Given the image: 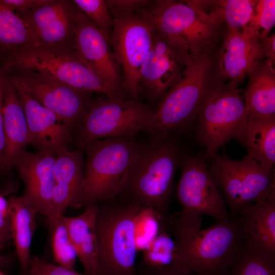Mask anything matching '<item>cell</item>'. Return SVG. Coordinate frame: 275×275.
<instances>
[{"instance_id": "cell-1", "label": "cell", "mask_w": 275, "mask_h": 275, "mask_svg": "<svg viewBox=\"0 0 275 275\" xmlns=\"http://www.w3.org/2000/svg\"><path fill=\"white\" fill-rule=\"evenodd\" d=\"M137 136L120 196L152 209L169 229V207L176 170L185 154L178 135L166 132Z\"/></svg>"}, {"instance_id": "cell-2", "label": "cell", "mask_w": 275, "mask_h": 275, "mask_svg": "<svg viewBox=\"0 0 275 275\" xmlns=\"http://www.w3.org/2000/svg\"><path fill=\"white\" fill-rule=\"evenodd\" d=\"M217 46L193 58L185 67L179 81L155 108L149 132L178 135L193 128L205 103L226 82L217 69Z\"/></svg>"}, {"instance_id": "cell-3", "label": "cell", "mask_w": 275, "mask_h": 275, "mask_svg": "<svg viewBox=\"0 0 275 275\" xmlns=\"http://www.w3.org/2000/svg\"><path fill=\"white\" fill-rule=\"evenodd\" d=\"M207 159L206 155L185 154L180 161L177 197L181 210L169 218L170 230L174 238L197 232L200 229L203 215L209 216L215 221L231 217L210 176Z\"/></svg>"}, {"instance_id": "cell-4", "label": "cell", "mask_w": 275, "mask_h": 275, "mask_svg": "<svg viewBox=\"0 0 275 275\" xmlns=\"http://www.w3.org/2000/svg\"><path fill=\"white\" fill-rule=\"evenodd\" d=\"M0 65L39 71L74 88L113 99L128 98L98 75L75 49L36 44L0 52Z\"/></svg>"}, {"instance_id": "cell-5", "label": "cell", "mask_w": 275, "mask_h": 275, "mask_svg": "<svg viewBox=\"0 0 275 275\" xmlns=\"http://www.w3.org/2000/svg\"><path fill=\"white\" fill-rule=\"evenodd\" d=\"M144 208L121 196L99 204L96 220L99 275H138L134 227Z\"/></svg>"}, {"instance_id": "cell-6", "label": "cell", "mask_w": 275, "mask_h": 275, "mask_svg": "<svg viewBox=\"0 0 275 275\" xmlns=\"http://www.w3.org/2000/svg\"><path fill=\"white\" fill-rule=\"evenodd\" d=\"M137 136L98 140L81 148L86 160L80 207L100 204L120 196Z\"/></svg>"}, {"instance_id": "cell-7", "label": "cell", "mask_w": 275, "mask_h": 275, "mask_svg": "<svg viewBox=\"0 0 275 275\" xmlns=\"http://www.w3.org/2000/svg\"><path fill=\"white\" fill-rule=\"evenodd\" d=\"M239 216L217 221L188 236L175 238L177 263L195 275H224L242 243Z\"/></svg>"}, {"instance_id": "cell-8", "label": "cell", "mask_w": 275, "mask_h": 275, "mask_svg": "<svg viewBox=\"0 0 275 275\" xmlns=\"http://www.w3.org/2000/svg\"><path fill=\"white\" fill-rule=\"evenodd\" d=\"M145 11L168 44L192 58L216 46L226 26L208 21L184 1H152Z\"/></svg>"}, {"instance_id": "cell-9", "label": "cell", "mask_w": 275, "mask_h": 275, "mask_svg": "<svg viewBox=\"0 0 275 275\" xmlns=\"http://www.w3.org/2000/svg\"><path fill=\"white\" fill-rule=\"evenodd\" d=\"M155 109L131 98L113 99L99 94L93 98L88 111L73 135L79 148L98 140L149 132Z\"/></svg>"}, {"instance_id": "cell-10", "label": "cell", "mask_w": 275, "mask_h": 275, "mask_svg": "<svg viewBox=\"0 0 275 275\" xmlns=\"http://www.w3.org/2000/svg\"><path fill=\"white\" fill-rule=\"evenodd\" d=\"M234 80L226 81L205 103L193 127L210 160L234 136L246 115L244 97Z\"/></svg>"}, {"instance_id": "cell-11", "label": "cell", "mask_w": 275, "mask_h": 275, "mask_svg": "<svg viewBox=\"0 0 275 275\" xmlns=\"http://www.w3.org/2000/svg\"><path fill=\"white\" fill-rule=\"evenodd\" d=\"M145 9L112 15L114 24L109 43L121 67L123 90L136 101H141L140 73L151 49L154 31Z\"/></svg>"}, {"instance_id": "cell-12", "label": "cell", "mask_w": 275, "mask_h": 275, "mask_svg": "<svg viewBox=\"0 0 275 275\" xmlns=\"http://www.w3.org/2000/svg\"><path fill=\"white\" fill-rule=\"evenodd\" d=\"M9 69L24 89L58 116L73 135L88 111L93 93L74 88L39 71Z\"/></svg>"}, {"instance_id": "cell-13", "label": "cell", "mask_w": 275, "mask_h": 275, "mask_svg": "<svg viewBox=\"0 0 275 275\" xmlns=\"http://www.w3.org/2000/svg\"><path fill=\"white\" fill-rule=\"evenodd\" d=\"M193 59L171 46L154 30L151 49L140 71L141 99H146L153 108L156 107L165 94L179 81Z\"/></svg>"}, {"instance_id": "cell-14", "label": "cell", "mask_w": 275, "mask_h": 275, "mask_svg": "<svg viewBox=\"0 0 275 275\" xmlns=\"http://www.w3.org/2000/svg\"><path fill=\"white\" fill-rule=\"evenodd\" d=\"M80 10L71 0H52L29 11L15 13L24 22L38 44L75 48Z\"/></svg>"}, {"instance_id": "cell-15", "label": "cell", "mask_w": 275, "mask_h": 275, "mask_svg": "<svg viewBox=\"0 0 275 275\" xmlns=\"http://www.w3.org/2000/svg\"><path fill=\"white\" fill-rule=\"evenodd\" d=\"M22 104L29 130V144L39 151L56 155L68 149L72 141L71 130L54 113L47 108L22 87L14 76L9 74Z\"/></svg>"}, {"instance_id": "cell-16", "label": "cell", "mask_w": 275, "mask_h": 275, "mask_svg": "<svg viewBox=\"0 0 275 275\" xmlns=\"http://www.w3.org/2000/svg\"><path fill=\"white\" fill-rule=\"evenodd\" d=\"M75 48L98 75L114 88L125 93L121 67L109 42L81 11L77 21Z\"/></svg>"}, {"instance_id": "cell-17", "label": "cell", "mask_w": 275, "mask_h": 275, "mask_svg": "<svg viewBox=\"0 0 275 275\" xmlns=\"http://www.w3.org/2000/svg\"><path fill=\"white\" fill-rule=\"evenodd\" d=\"M265 58L257 38L226 26L216 51L217 69L222 79L240 84Z\"/></svg>"}, {"instance_id": "cell-18", "label": "cell", "mask_w": 275, "mask_h": 275, "mask_svg": "<svg viewBox=\"0 0 275 275\" xmlns=\"http://www.w3.org/2000/svg\"><path fill=\"white\" fill-rule=\"evenodd\" d=\"M55 156L47 152L31 153L25 150L15 165L25 185L24 195L39 213L46 216L51 208Z\"/></svg>"}, {"instance_id": "cell-19", "label": "cell", "mask_w": 275, "mask_h": 275, "mask_svg": "<svg viewBox=\"0 0 275 275\" xmlns=\"http://www.w3.org/2000/svg\"><path fill=\"white\" fill-rule=\"evenodd\" d=\"M84 151L66 149L55 156L54 185L48 215H63L69 207L80 208L84 177ZM47 217V216H46Z\"/></svg>"}, {"instance_id": "cell-20", "label": "cell", "mask_w": 275, "mask_h": 275, "mask_svg": "<svg viewBox=\"0 0 275 275\" xmlns=\"http://www.w3.org/2000/svg\"><path fill=\"white\" fill-rule=\"evenodd\" d=\"M6 150L0 167V175L10 173L29 144V134L24 112L9 73L6 77L3 102Z\"/></svg>"}, {"instance_id": "cell-21", "label": "cell", "mask_w": 275, "mask_h": 275, "mask_svg": "<svg viewBox=\"0 0 275 275\" xmlns=\"http://www.w3.org/2000/svg\"><path fill=\"white\" fill-rule=\"evenodd\" d=\"M237 215L241 219L243 242L275 253V191L244 206Z\"/></svg>"}, {"instance_id": "cell-22", "label": "cell", "mask_w": 275, "mask_h": 275, "mask_svg": "<svg viewBox=\"0 0 275 275\" xmlns=\"http://www.w3.org/2000/svg\"><path fill=\"white\" fill-rule=\"evenodd\" d=\"M99 204L86 206L76 216L63 215L70 239L86 275H99L96 220Z\"/></svg>"}, {"instance_id": "cell-23", "label": "cell", "mask_w": 275, "mask_h": 275, "mask_svg": "<svg viewBox=\"0 0 275 275\" xmlns=\"http://www.w3.org/2000/svg\"><path fill=\"white\" fill-rule=\"evenodd\" d=\"M210 160V176L221 193L231 216L235 217L243 207L246 185L243 161L232 159L224 154H216Z\"/></svg>"}, {"instance_id": "cell-24", "label": "cell", "mask_w": 275, "mask_h": 275, "mask_svg": "<svg viewBox=\"0 0 275 275\" xmlns=\"http://www.w3.org/2000/svg\"><path fill=\"white\" fill-rule=\"evenodd\" d=\"M234 139L245 148L248 157L263 166L274 168L275 163V116L246 117Z\"/></svg>"}, {"instance_id": "cell-25", "label": "cell", "mask_w": 275, "mask_h": 275, "mask_svg": "<svg viewBox=\"0 0 275 275\" xmlns=\"http://www.w3.org/2000/svg\"><path fill=\"white\" fill-rule=\"evenodd\" d=\"M265 58L249 74L244 93L246 117L268 118L275 116V68Z\"/></svg>"}, {"instance_id": "cell-26", "label": "cell", "mask_w": 275, "mask_h": 275, "mask_svg": "<svg viewBox=\"0 0 275 275\" xmlns=\"http://www.w3.org/2000/svg\"><path fill=\"white\" fill-rule=\"evenodd\" d=\"M11 231L21 272L25 273L31 261L30 250L37 228L38 211L24 195L12 196L8 200Z\"/></svg>"}, {"instance_id": "cell-27", "label": "cell", "mask_w": 275, "mask_h": 275, "mask_svg": "<svg viewBox=\"0 0 275 275\" xmlns=\"http://www.w3.org/2000/svg\"><path fill=\"white\" fill-rule=\"evenodd\" d=\"M184 2L211 23L240 30L248 23L256 0H188Z\"/></svg>"}, {"instance_id": "cell-28", "label": "cell", "mask_w": 275, "mask_h": 275, "mask_svg": "<svg viewBox=\"0 0 275 275\" xmlns=\"http://www.w3.org/2000/svg\"><path fill=\"white\" fill-rule=\"evenodd\" d=\"M224 275H275V253L242 241Z\"/></svg>"}, {"instance_id": "cell-29", "label": "cell", "mask_w": 275, "mask_h": 275, "mask_svg": "<svg viewBox=\"0 0 275 275\" xmlns=\"http://www.w3.org/2000/svg\"><path fill=\"white\" fill-rule=\"evenodd\" d=\"M170 234L168 229L161 226L158 234L143 251L141 263L136 268L138 275H145L177 263L176 242Z\"/></svg>"}, {"instance_id": "cell-30", "label": "cell", "mask_w": 275, "mask_h": 275, "mask_svg": "<svg viewBox=\"0 0 275 275\" xmlns=\"http://www.w3.org/2000/svg\"><path fill=\"white\" fill-rule=\"evenodd\" d=\"M38 44L22 19L0 5V52Z\"/></svg>"}, {"instance_id": "cell-31", "label": "cell", "mask_w": 275, "mask_h": 275, "mask_svg": "<svg viewBox=\"0 0 275 275\" xmlns=\"http://www.w3.org/2000/svg\"><path fill=\"white\" fill-rule=\"evenodd\" d=\"M63 215L47 216L52 253L58 265L73 269L77 256L64 221Z\"/></svg>"}, {"instance_id": "cell-32", "label": "cell", "mask_w": 275, "mask_h": 275, "mask_svg": "<svg viewBox=\"0 0 275 275\" xmlns=\"http://www.w3.org/2000/svg\"><path fill=\"white\" fill-rule=\"evenodd\" d=\"M275 24V1H257L253 12L241 32L258 40L269 35Z\"/></svg>"}, {"instance_id": "cell-33", "label": "cell", "mask_w": 275, "mask_h": 275, "mask_svg": "<svg viewBox=\"0 0 275 275\" xmlns=\"http://www.w3.org/2000/svg\"><path fill=\"white\" fill-rule=\"evenodd\" d=\"M78 9L84 13L109 43L114 27L106 0H73Z\"/></svg>"}, {"instance_id": "cell-34", "label": "cell", "mask_w": 275, "mask_h": 275, "mask_svg": "<svg viewBox=\"0 0 275 275\" xmlns=\"http://www.w3.org/2000/svg\"><path fill=\"white\" fill-rule=\"evenodd\" d=\"M161 226L157 215L151 209L144 208L138 214L134 227L138 252L147 248L158 234Z\"/></svg>"}, {"instance_id": "cell-35", "label": "cell", "mask_w": 275, "mask_h": 275, "mask_svg": "<svg viewBox=\"0 0 275 275\" xmlns=\"http://www.w3.org/2000/svg\"><path fill=\"white\" fill-rule=\"evenodd\" d=\"M27 271L33 275H86L74 269L53 264L36 257H31Z\"/></svg>"}, {"instance_id": "cell-36", "label": "cell", "mask_w": 275, "mask_h": 275, "mask_svg": "<svg viewBox=\"0 0 275 275\" xmlns=\"http://www.w3.org/2000/svg\"><path fill=\"white\" fill-rule=\"evenodd\" d=\"M149 0H106V4L111 16L139 12L147 7Z\"/></svg>"}, {"instance_id": "cell-37", "label": "cell", "mask_w": 275, "mask_h": 275, "mask_svg": "<svg viewBox=\"0 0 275 275\" xmlns=\"http://www.w3.org/2000/svg\"><path fill=\"white\" fill-rule=\"evenodd\" d=\"M12 240L8 200L0 193V246Z\"/></svg>"}, {"instance_id": "cell-38", "label": "cell", "mask_w": 275, "mask_h": 275, "mask_svg": "<svg viewBox=\"0 0 275 275\" xmlns=\"http://www.w3.org/2000/svg\"><path fill=\"white\" fill-rule=\"evenodd\" d=\"M52 0H0V5L15 13H22L48 4Z\"/></svg>"}, {"instance_id": "cell-39", "label": "cell", "mask_w": 275, "mask_h": 275, "mask_svg": "<svg viewBox=\"0 0 275 275\" xmlns=\"http://www.w3.org/2000/svg\"><path fill=\"white\" fill-rule=\"evenodd\" d=\"M9 73V70L7 66L0 65V167L2 163L6 150L3 102L5 81Z\"/></svg>"}, {"instance_id": "cell-40", "label": "cell", "mask_w": 275, "mask_h": 275, "mask_svg": "<svg viewBox=\"0 0 275 275\" xmlns=\"http://www.w3.org/2000/svg\"><path fill=\"white\" fill-rule=\"evenodd\" d=\"M265 57L275 64V34L274 33L258 40Z\"/></svg>"}, {"instance_id": "cell-41", "label": "cell", "mask_w": 275, "mask_h": 275, "mask_svg": "<svg viewBox=\"0 0 275 275\" xmlns=\"http://www.w3.org/2000/svg\"><path fill=\"white\" fill-rule=\"evenodd\" d=\"M145 275H195L184 265L176 263L165 268L153 271Z\"/></svg>"}, {"instance_id": "cell-42", "label": "cell", "mask_w": 275, "mask_h": 275, "mask_svg": "<svg viewBox=\"0 0 275 275\" xmlns=\"http://www.w3.org/2000/svg\"><path fill=\"white\" fill-rule=\"evenodd\" d=\"M8 261L9 260L7 256L2 255L0 254V266L6 265Z\"/></svg>"}, {"instance_id": "cell-43", "label": "cell", "mask_w": 275, "mask_h": 275, "mask_svg": "<svg viewBox=\"0 0 275 275\" xmlns=\"http://www.w3.org/2000/svg\"><path fill=\"white\" fill-rule=\"evenodd\" d=\"M22 275H33V274H32L30 273V272L26 271L25 273L22 274Z\"/></svg>"}, {"instance_id": "cell-44", "label": "cell", "mask_w": 275, "mask_h": 275, "mask_svg": "<svg viewBox=\"0 0 275 275\" xmlns=\"http://www.w3.org/2000/svg\"><path fill=\"white\" fill-rule=\"evenodd\" d=\"M0 275H6L5 273L3 272L1 270H0Z\"/></svg>"}]
</instances>
